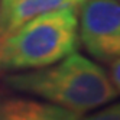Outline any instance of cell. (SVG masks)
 <instances>
[{
    "label": "cell",
    "mask_w": 120,
    "mask_h": 120,
    "mask_svg": "<svg viewBox=\"0 0 120 120\" xmlns=\"http://www.w3.org/2000/svg\"><path fill=\"white\" fill-rule=\"evenodd\" d=\"M4 81L16 91L41 97L80 114L119 96L104 68L77 51L52 65L13 72Z\"/></svg>",
    "instance_id": "cell-1"
},
{
    "label": "cell",
    "mask_w": 120,
    "mask_h": 120,
    "mask_svg": "<svg viewBox=\"0 0 120 120\" xmlns=\"http://www.w3.org/2000/svg\"><path fill=\"white\" fill-rule=\"evenodd\" d=\"M80 7L44 13L0 36V72L38 70L75 52Z\"/></svg>",
    "instance_id": "cell-2"
},
{
    "label": "cell",
    "mask_w": 120,
    "mask_h": 120,
    "mask_svg": "<svg viewBox=\"0 0 120 120\" xmlns=\"http://www.w3.org/2000/svg\"><path fill=\"white\" fill-rule=\"evenodd\" d=\"M78 36L91 56L104 62L120 59L119 0H85L78 10Z\"/></svg>",
    "instance_id": "cell-3"
},
{
    "label": "cell",
    "mask_w": 120,
    "mask_h": 120,
    "mask_svg": "<svg viewBox=\"0 0 120 120\" xmlns=\"http://www.w3.org/2000/svg\"><path fill=\"white\" fill-rule=\"evenodd\" d=\"M85 0H15L0 4V36L30 19L65 7H80Z\"/></svg>",
    "instance_id": "cell-4"
},
{
    "label": "cell",
    "mask_w": 120,
    "mask_h": 120,
    "mask_svg": "<svg viewBox=\"0 0 120 120\" xmlns=\"http://www.w3.org/2000/svg\"><path fill=\"white\" fill-rule=\"evenodd\" d=\"M0 120H81V114L52 103L12 97L0 100Z\"/></svg>",
    "instance_id": "cell-5"
},
{
    "label": "cell",
    "mask_w": 120,
    "mask_h": 120,
    "mask_svg": "<svg viewBox=\"0 0 120 120\" xmlns=\"http://www.w3.org/2000/svg\"><path fill=\"white\" fill-rule=\"evenodd\" d=\"M84 120H120V101L96 111Z\"/></svg>",
    "instance_id": "cell-6"
},
{
    "label": "cell",
    "mask_w": 120,
    "mask_h": 120,
    "mask_svg": "<svg viewBox=\"0 0 120 120\" xmlns=\"http://www.w3.org/2000/svg\"><path fill=\"white\" fill-rule=\"evenodd\" d=\"M109 77H110L111 82H113L114 88L117 90V93H120V59H116V61L111 62Z\"/></svg>",
    "instance_id": "cell-7"
},
{
    "label": "cell",
    "mask_w": 120,
    "mask_h": 120,
    "mask_svg": "<svg viewBox=\"0 0 120 120\" xmlns=\"http://www.w3.org/2000/svg\"><path fill=\"white\" fill-rule=\"evenodd\" d=\"M10 2H15V0H0V4H6V3H10Z\"/></svg>",
    "instance_id": "cell-8"
},
{
    "label": "cell",
    "mask_w": 120,
    "mask_h": 120,
    "mask_svg": "<svg viewBox=\"0 0 120 120\" xmlns=\"http://www.w3.org/2000/svg\"><path fill=\"white\" fill-rule=\"evenodd\" d=\"M119 2H120V0H119Z\"/></svg>",
    "instance_id": "cell-9"
}]
</instances>
